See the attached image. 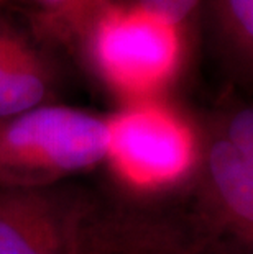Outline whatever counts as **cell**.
<instances>
[{
  "label": "cell",
  "instance_id": "obj_7",
  "mask_svg": "<svg viewBox=\"0 0 253 254\" xmlns=\"http://www.w3.org/2000/svg\"><path fill=\"white\" fill-rule=\"evenodd\" d=\"M220 46L242 71L252 69L253 56V0H199Z\"/></svg>",
  "mask_w": 253,
  "mask_h": 254
},
{
  "label": "cell",
  "instance_id": "obj_3",
  "mask_svg": "<svg viewBox=\"0 0 253 254\" xmlns=\"http://www.w3.org/2000/svg\"><path fill=\"white\" fill-rule=\"evenodd\" d=\"M107 123V158L135 186L173 182L194 161V136L189 127L155 100L130 104Z\"/></svg>",
  "mask_w": 253,
  "mask_h": 254
},
{
  "label": "cell",
  "instance_id": "obj_11",
  "mask_svg": "<svg viewBox=\"0 0 253 254\" xmlns=\"http://www.w3.org/2000/svg\"><path fill=\"white\" fill-rule=\"evenodd\" d=\"M46 254H68V253H66V251H63V248H59V250L50 251V253H46Z\"/></svg>",
  "mask_w": 253,
  "mask_h": 254
},
{
  "label": "cell",
  "instance_id": "obj_6",
  "mask_svg": "<svg viewBox=\"0 0 253 254\" xmlns=\"http://www.w3.org/2000/svg\"><path fill=\"white\" fill-rule=\"evenodd\" d=\"M209 172L220 200L230 215L247 230L253 220V163L237 153L225 138L209 151Z\"/></svg>",
  "mask_w": 253,
  "mask_h": 254
},
{
  "label": "cell",
  "instance_id": "obj_13",
  "mask_svg": "<svg viewBox=\"0 0 253 254\" xmlns=\"http://www.w3.org/2000/svg\"><path fill=\"white\" fill-rule=\"evenodd\" d=\"M7 3H10V0H7Z\"/></svg>",
  "mask_w": 253,
  "mask_h": 254
},
{
  "label": "cell",
  "instance_id": "obj_8",
  "mask_svg": "<svg viewBox=\"0 0 253 254\" xmlns=\"http://www.w3.org/2000/svg\"><path fill=\"white\" fill-rule=\"evenodd\" d=\"M225 139L242 158L253 163V110L252 107L235 109L227 118Z\"/></svg>",
  "mask_w": 253,
  "mask_h": 254
},
{
  "label": "cell",
  "instance_id": "obj_4",
  "mask_svg": "<svg viewBox=\"0 0 253 254\" xmlns=\"http://www.w3.org/2000/svg\"><path fill=\"white\" fill-rule=\"evenodd\" d=\"M66 221L33 189L0 193V254H46L63 248Z\"/></svg>",
  "mask_w": 253,
  "mask_h": 254
},
{
  "label": "cell",
  "instance_id": "obj_2",
  "mask_svg": "<svg viewBox=\"0 0 253 254\" xmlns=\"http://www.w3.org/2000/svg\"><path fill=\"white\" fill-rule=\"evenodd\" d=\"M79 43L104 82L130 104L152 100L181 63V28L137 0L107 5Z\"/></svg>",
  "mask_w": 253,
  "mask_h": 254
},
{
  "label": "cell",
  "instance_id": "obj_9",
  "mask_svg": "<svg viewBox=\"0 0 253 254\" xmlns=\"http://www.w3.org/2000/svg\"><path fill=\"white\" fill-rule=\"evenodd\" d=\"M137 2L168 23L182 28V25L196 13L199 0H137Z\"/></svg>",
  "mask_w": 253,
  "mask_h": 254
},
{
  "label": "cell",
  "instance_id": "obj_5",
  "mask_svg": "<svg viewBox=\"0 0 253 254\" xmlns=\"http://www.w3.org/2000/svg\"><path fill=\"white\" fill-rule=\"evenodd\" d=\"M51 87L41 53L0 15V120L45 105Z\"/></svg>",
  "mask_w": 253,
  "mask_h": 254
},
{
  "label": "cell",
  "instance_id": "obj_10",
  "mask_svg": "<svg viewBox=\"0 0 253 254\" xmlns=\"http://www.w3.org/2000/svg\"><path fill=\"white\" fill-rule=\"evenodd\" d=\"M84 2L87 3V7L92 10L94 13H100L107 5L117 2V0H84Z\"/></svg>",
  "mask_w": 253,
  "mask_h": 254
},
{
  "label": "cell",
  "instance_id": "obj_1",
  "mask_svg": "<svg viewBox=\"0 0 253 254\" xmlns=\"http://www.w3.org/2000/svg\"><path fill=\"white\" fill-rule=\"evenodd\" d=\"M109 123L87 112L40 105L0 120V187L38 189L100 163Z\"/></svg>",
  "mask_w": 253,
  "mask_h": 254
},
{
  "label": "cell",
  "instance_id": "obj_12",
  "mask_svg": "<svg viewBox=\"0 0 253 254\" xmlns=\"http://www.w3.org/2000/svg\"><path fill=\"white\" fill-rule=\"evenodd\" d=\"M3 3H7V0H0V5H3Z\"/></svg>",
  "mask_w": 253,
  "mask_h": 254
}]
</instances>
